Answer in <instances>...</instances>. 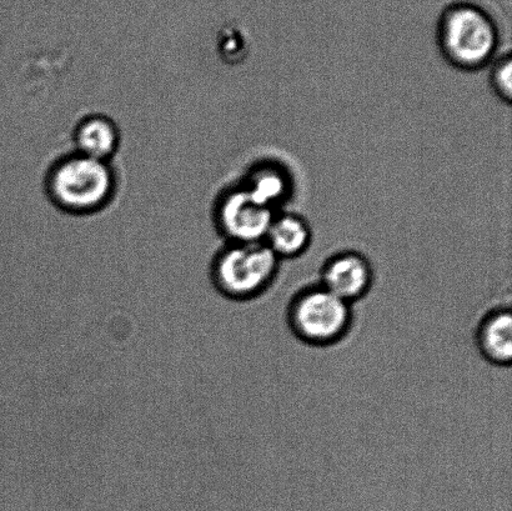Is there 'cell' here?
<instances>
[{"mask_svg": "<svg viewBox=\"0 0 512 511\" xmlns=\"http://www.w3.org/2000/svg\"><path fill=\"white\" fill-rule=\"evenodd\" d=\"M498 23L481 5L459 0L445 7L436 25V43L451 67L478 72L498 57Z\"/></svg>", "mask_w": 512, "mask_h": 511, "instance_id": "obj_1", "label": "cell"}, {"mask_svg": "<svg viewBox=\"0 0 512 511\" xmlns=\"http://www.w3.org/2000/svg\"><path fill=\"white\" fill-rule=\"evenodd\" d=\"M280 263L281 260L264 242L229 243L214 260V287L229 300H253L273 285Z\"/></svg>", "mask_w": 512, "mask_h": 511, "instance_id": "obj_2", "label": "cell"}, {"mask_svg": "<svg viewBox=\"0 0 512 511\" xmlns=\"http://www.w3.org/2000/svg\"><path fill=\"white\" fill-rule=\"evenodd\" d=\"M115 177L109 162L70 155L60 160L48 178L50 198L70 213H92L112 198Z\"/></svg>", "mask_w": 512, "mask_h": 511, "instance_id": "obj_3", "label": "cell"}, {"mask_svg": "<svg viewBox=\"0 0 512 511\" xmlns=\"http://www.w3.org/2000/svg\"><path fill=\"white\" fill-rule=\"evenodd\" d=\"M353 320V305L320 284L301 289L288 308L291 332L301 342L316 348L340 342L353 327Z\"/></svg>", "mask_w": 512, "mask_h": 511, "instance_id": "obj_4", "label": "cell"}, {"mask_svg": "<svg viewBox=\"0 0 512 511\" xmlns=\"http://www.w3.org/2000/svg\"><path fill=\"white\" fill-rule=\"evenodd\" d=\"M275 214L255 200L242 185L227 190L217 205L218 227L229 243L264 242Z\"/></svg>", "mask_w": 512, "mask_h": 511, "instance_id": "obj_5", "label": "cell"}, {"mask_svg": "<svg viewBox=\"0 0 512 511\" xmlns=\"http://www.w3.org/2000/svg\"><path fill=\"white\" fill-rule=\"evenodd\" d=\"M374 268L364 254L345 250L330 257L320 270L321 287L353 305L368 295L374 284Z\"/></svg>", "mask_w": 512, "mask_h": 511, "instance_id": "obj_6", "label": "cell"}, {"mask_svg": "<svg viewBox=\"0 0 512 511\" xmlns=\"http://www.w3.org/2000/svg\"><path fill=\"white\" fill-rule=\"evenodd\" d=\"M240 185L260 204L275 213L289 202L294 192V180L289 170L274 160L254 164Z\"/></svg>", "mask_w": 512, "mask_h": 511, "instance_id": "obj_7", "label": "cell"}, {"mask_svg": "<svg viewBox=\"0 0 512 511\" xmlns=\"http://www.w3.org/2000/svg\"><path fill=\"white\" fill-rule=\"evenodd\" d=\"M476 345L486 362L509 368L512 359V315L510 307L489 310L476 329Z\"/></svg>", "mask_w": 512, "mask_h": 511, "instance_id": "obj_8", "label": "cell"}, {"mask_svg": "<svg viewBox=\"0 0 512 511\" xmlns=\"http://www.w3.org/2000/svg\"><path fill=\"white\" fill-rule=\"evenodd\" d=\"M313 242L308 220L295 213H276L264 243L280 260L301 257Z\"/></svg>", "mask_w": 512, "mask_h": 511, "instance_id": "obj_9", "label": "cell"}, {"mask_svg": "<svg viewBox=\"0 0 512 511\" xmlns=\"http://www.w3.org/2000/svg\"><path fill=\"white\" fill-rule=\"evenodd\" d=\"M77 153L85 157L109 162L119 148L117 125L105 115H92L79 123L74 133Z\"/></svg>", "mask_w": 512, "mask_h": 511, "instance_id": "obj_10", "label": "cell"}, {"mask_svg": "<svg viewBox=\"0 0 512 511\" xmlns=\"http://www.w3.org/2000/svg\"><path fill=\"white\" fill-rule=\"evenodd\" d=\"M489 82L494 94L508 105L512 100V58L510 53L498 55L490 64Z\"/></svg>", "mask_w": 512, "mask_h": 511, "instance_id": "obj_11", "label": "cell"}, {"mask_svg": "<svg viewBox=\"0 0 512 511\" xmlns=\"http://www.w3.org/2000/svg\"><path fill=\"white\" fill-rule=\"evenodd\" d=\"M223 53L230 63L243 62L249 54V40L243 30L232 28L228 30L223 40Z\"/></svg>", "mask_w": 512, "mask_h": 511, "instance_id": "obj_12", "label": "cell"}]
</instances>
